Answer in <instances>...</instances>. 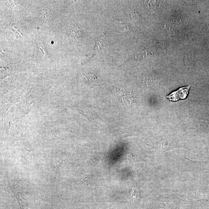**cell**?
Here are the masks:
<instances>
[{
    "mask_svg": "<svg viewBox=\"0 0 209 209\" xmlns=\"http://www.w3.org/2000/svg\"><path fill=\"white\" fill-rule=\"evenodd\" d=\"M191 85L182 87L177 90L174 91L166 97L170 101L176 102L186 98Z\"/></svg>",
    "mask_w": 209,
    "mask_h": 209,
    "instance_id": "1",
    "label": "cell"
},
{
    "mask_svg": "<svg viewBox=\"0 0 209 209\" xmlns=\"http://www.w3.org/2000/svg\"><path fill=\"white\" fill-rule=\"evenodd\" d=\"M114 95L120 101L125 103L132 102L130 94L123 87L117 88L114 91Z\"/></svg>",
    "mask_w": 209,
    "mask_h": 209,
    "instance_id": "2",
    "label": "cell"
}]
</instances>
